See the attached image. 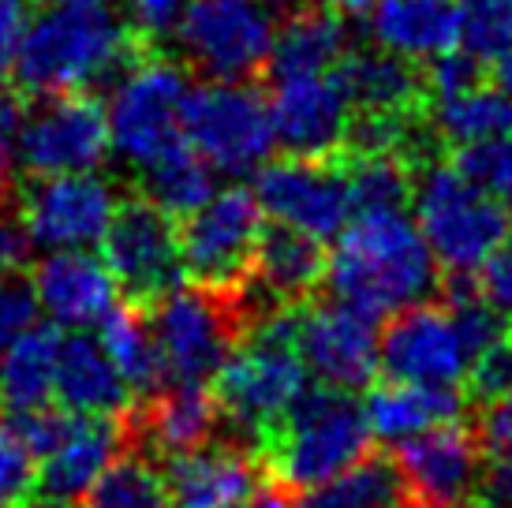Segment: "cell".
<instances>
[{
	"instance_id": "cell-26",
	"label": "cell",
	"mask_w": 512,
	"mask_h": 508,
	"mask_svg": "<svg viewBox=\"0 0 512 508\" xmlns=\"http://www.w3.org/2000/svg\"><path fill=\"white\" fill-rule=\"evenodd\" d=\"M370 38L408 60H430L460 45L456 0H378L370 8Z\"/></svg>"
},
{
	"instance_id": "cell-32",
	"label": "cell",
	"mask_w": 512,
	"mask_h": 508,
	"mask_svg": "<svg viewBox=\"0 0 512 508\" xmlns=\"http://www.w3.org/2000/svg\"><path fill=\"white\" fill-rule=\"evenodd\" d=\"M75 508H176L169 482L157 460L146 452L124 449L116 452L109 467L90 482V490L79 497Z\"/></svg>"
},
{
	"instance_id": "cell-48",
	"label": "cell",
	"mask_w": 512,
	"mask_h": 508,
	"mask_svg": "<svg viewBox=\"0 0 512 508\" xmlns=\"http://www.w3.org/2000/svg\"><path fill=\"white\" fill-rule=\"evenodd\" d=\"M494 86H501V90L512 98V53L494 60Z\"/></svg>"
},
{
	"instance_id": "cell-27",
	"label": "cell",
	"mask_w": 512,
	"mask_h": 508,
	"mask_svg": "<svg viewBox=\"0 0 512 508\" xmlns=\"http://www.w3.org/2000/svg\"><path fill=\"white\" fill-rule=\"evenodd\" d=\"M101 348L113 359L116 374L124 378L131 396H154L169 385V370L157 348L150 311L120 299L113 311L101 318Z\"/></svg>"
},
{
	"instance_id": "cell-21",
	"label": "cell",
	"mask_w": 512,
	"mask_h": 508,
	"mask_svg": "<svg viewBox=\"0 0 512 508\" xmlns=\"http://www.w3.org/2000/svg\"><path fill=\"white\" fill-rule=\"evenodd\" d=\"M42 311L60 329H90L120 303L113 273L105 258H94L86 247H64L49 251L30 273Z\"/></svg>"
},
{
	"instance_id": "cell-10",
	"label": "cell",
	"mask_w": 512,
	"mask_h": 508,
	"mask_svg": "<svg viewBox=\"0 0 512 508\" xmlns=\"http://www.w3.org/2000/svg\"><path fill=\"white\" fill-rule=\"evenodd\" d=\"M277 12L270 0H191L176 42L210 79L247 83L270 64Z\"/></svg>"
},
{
	"instance_id": "cell-15",
	"label": "cell",
	"mask_w": 512,
	"mask_h": 508,
	"mask_svg": "<svg viewBox=\"0 0 512 508\" xmlns=\"http://www.w3.org/2000/svg\"><path fill=\"white\" fill-rule=\"evenodd\" d=\"M471 352L453 311L441 299H419L385 318L378 333V370L393 381L464 385Z\"/></svg>"
},
{
	"instance_id": "cell-29",
	"label": "cell",
	"mask_w": 512,
	"mask_h": 508,
	"mask_svg": "<svg viewBox=\"0 0 512 508\" xmlns=\"http://www.w3.org/2000/svg\"><path fill=\"white\" fill-rule=\"evenodd\" d=\"M299 508H415L393 452L370 449L322 486L299 494Z\"/></svg>"
},
{
	"instance_id": "cell-8",
	"label": "cell",
	"mask_w": 512,
	"mask_h": 508,
	"mask_svg": "<svg viewBox=\"0 0 512 508\" xmlns=\"http://www.w3.org/2000/svg\"><path fill=\"white\" fill-rule=\"evenodd\" d=\"M101 251L120 288V299L143 311H150L187 281L180 258V217L161 210L146 195L116 202L113 221L101 236Z\"/></svg>"
},
{
	"instance_id": "cell-2",
	"label": "cell",
	"mask_w": 512,
	"mask_h": 508,
	"mask_svg": "<svg viewBox=\"0 0 512 508\" xmlns=\"http://www.w3.org/2000/svg\"><path fill=\"white\" fill-rule=\"evenodd\" d=\"M441 266L423 228L404 210L356 213L329 254L326 288L378 322L438 292Z\"/></svg>"
},
{
	"instance_id": "cell-47",
	"label": "cell",
	"mask_w": 512,
	"mask_h": 508,
	"mask_svg": "<svg viewBox=\"0 0 512 508\" xmlns=\"http://www.w3.org/2000/svg\"><path fill=\"white\" fill-rule=\"evenodd\" d=\"M322 4H329L333 12H341V15H367L378 0H322Z\"/></svg>"
},
{
	"instance_id": "cell-44",
	"label": "cell",
	"mask_w": 512,
	"mask_h": 508,
	"mask_svg": "<svg viewBox=\"0 0 512 508\" xmlns=\"http://www.w3.org/2000/svg\"><path fill=\"white\" fill-rule=\"evenodd\" d=\"M30 23V0H0V83L12 75L15 53Z\"/></svg>"
},
{
	"instance_id": "cell-7",
	"label": "cell",
	"mask_w": 512,
	"mask_h": 508,
	"mask_svg": "<svg viewBox=\"0 0 512 508\" xmlns=\"http://www.w3.org/2000/svg\"><path fill=\"white\" fill-rule=\"evenodd\" d=\"M180 131L217 172L251 176L277 150L270 101L247 83L210 79L187 90L180 109Z\"/></svg>"
},
{
	"instance_id": "cell-22",
	"label": "cell",
	"mask_w": 512,
	"mask_h": 508,
	"mask_svg": "<svg viewBox=\"0 0 512 508\" xmlns=\"http://www.w3.org/2000/svg\"><path fill=\"white\" fill-rule=\"evenodd\" d=\"M337 83L352 113H400L415 116L427 98V79L419 75L415 60L389 53L382 45L374 49H344L337 60Z\"/></svg>"
},
{
	"instance_id": "cell-20",
	"label": "cell",
	"mask_w": 512,
	"mask_h": 508,
	"mask_svg": "<svg viewBox=\"0 0 512 508\" xmlns=\"http://www.w3.org/2000/svg\"><path fill=\"white\" fill-rule=\"evenodd\" d=\"M329 251L326 240H318L303 228H292L285 221L262 225L251 266V296L262 307V314H277L285 307H299L307 299L326 292Z\"/></svg>"
},
{
	"instance_id": "cell-41",
	"label": "cell",
	"mask_w": 512,
	"mask_h": 508,
	"mask_svg": "<svg viewBox=\"0 0 512 508\" xmlns=\"http://www.w3.org/2000/svg\"><path fill=\"white\" fill-rule=\"evenodd\" d=\"M423 79H427V94L434 101L453 98V94H464V90L483 83V60L471 57L468 49L453 45L438 57H430V68Z\"/></svg>"
},
{
	"instance_id": "cell-40",
	"label": "cell",
	"mask_w": 512,
	"mask_h": 508,
	"mask_svg": "<svg viewBox=\"0 0 512 508\" xmlns=\"http://www.w3.org/2000/svg\"><path fill=\"white\" fill-rule=\"evenodd\" d=\"M191 0H124V19L143 45H161L176 38Z\"/></svg>"
},
{
	"instance_id": "cell-16",
	"label": "cell",
	"mask_w": 512,
	"mask_h": 508,
	"mask_svg": "<svg viewBox=\"0 0 512 508\" xmlns=\"http://www.w3.org/2000/svg\"><path fill=\"white\" fill-rule=\"evenodd\" d=\"M255 198L270 221L303 228L318 240H337L352 221V195L341 161L329 157H292L266 161L255 172Z\"/></svg>"
},
{
	"instance_id": "cell-35",
	"label": "cell",
	"mask_w": 512,
	"mask_h": 508,
	"mask_svg": "<svg viewBox=\"0 0 512 508\" xmlns=\"http://www.w3.org/2000/svg\"><path fill=\"white\" fill-rule=\"evenodd\" d=\"M4 423L12 426L15 438L34 452V460H42V456H49L60 441L72 434L75 411H68L57 400H49V404H38V408L4 411Z\"/></svg>"
},
{
	"instance_id": "cell-30",
	"label": "cell",
	"mask_w": 512,
	"mask_h": 508,
	"mask_svg": "<svg viewBox=\"0 0 512 508\" xmlns=\"http://www.w3.org/2000/svg\"><path fill=\"white\" fill-rule=\"evenodd\" d=\"M139 172H143V195L154 198L157 206L169 210L172 217L195 213L217 191V169L187 139H176L172 146H165Z\"/></svg>"
},
{
	"instance_id": "cell-34",
	"label": "cell",
	"mask_w": 512,
	"mask_h": 508,
	"mask_svg": "<svg viewBox=\"0 0 512 508\" xmlns=\"http://www.w3.org/2000/svg\"><path fill=\"white\" fill-rule=\"evenodd\" d=\"M460 49L471 57L498 60L512 53V0H456Z\"/></svg>"
},
{
	"instance_id": "cell-17",
	"label": "cell",
	"mask_w": 512,
	"mask_h": 508,
	"mask_svg": "<svg viewBox=\"0 0 512 508\" xmlns=\"http://www.w3.org/2000/svg\"><path fill=\"white\" fill-rule=\"evenodd\" d=\"M113 210L116 191L94 172L34 176V184L19 198V225L27 232L30 247H90L101 243Z\"/></svg>"
},
{
	"instance_id": "cell-5",
	"label": "cell",
	"mask_w": 512,
	"mask_h": 508,
	"mask_svg": "<svg viewBox=\"0 0 512 508\" xmlns=\"http://www.w3.org/2000/svg\"><path fill=\"white\" fill-rule=\"evenodd\" d=\"M412 206L441 273L453 277H475L512 236V210L456 161H434L415 176Z\"/></svg>"
},
{
	"instance_id": "cell-49",
	"label": "cell",
	"mask_w": 512,
	"mask_h": 508,
	"mask_svg": "<svg viewBox=\"0 0 512 508\" xmlns=\"http://www.w3.org/2000/svg\"><path fill=\"white\" fill-rule=\"evenodd\" d=\"M468 508H498V505H490V501H483V505H479V501H471Z\"/></svg>"
},
{
	"instance_id": "cell-42",
	"label": "cell",
	"mask_w": 512,
	"mask_h": 508,
	"mask_svg": "<svg viewBox=\"0 0 512 508\" xmlns=\"http://www.w3.org/2000/svg\"><path fill=\"white\" fill-rule=\"evenodd\" d=\"M479 441H483L486 464H512V396H501L479 411Z\"/></svg>"
},
{
	"instance_id": "cell-6",
	"label": "cell",
	"mask_w": 512,
	"mask_h": 508,
	"mask_svg": "<svg viewBox=\"0 0 512 508\" xmlns=\"http://www.w3.org/2000/svg\"><path fill=\"white\" fill-rule=\"evenodd\" d=\"M258 322L262 311L251 288L206 292L180 284L150 307V325L169 370V385H214L217 370Z\"/></svg>"
},
{
	"instance_id": "cell-31",
	"label": "cell",
	"mask_w": 512,
	"mask_h": 508,
	"mask_svg": "<svg viewBox=\"0 0 512 508\" xmlns=\"http://www.w3.org/2000/svg\"><path fill=\"white\" fill-rule=\"evenodd\" d=\"M430 124L441 142L449 146H479L494 142L501 135H512V98L501 86H471L464 94L434 101Z\"/></svg>"
},
{
	"instance_id": "cell-18",
	"label": "cell",
	"mask_w": 512,
	"mask_h": 508,
	"mask_svg": "<svg viewBox=\"0 0 512 508\" xmlns=\"http://www.w3.org/2000/svg\"><path fill=\"white\" fill-rule=\"evenodd\" d=\"M165 482L176 508H247L258 482L266 479V464L255 445L217 434L199 449L176 452L161 460Z\"/></svg>"
},
{
	"instance_id": "cell-1",
	"label": "cell",
	"mask_w": 512,
	"mask_h": 508,
	"mask_svg": "<svg viewBox=\"0 0 512 508\" xmlns=\"http://www.w3.org/2000/svg\"><path fill=\"white\" fill-rule=\"evenodd\" d=\"M146 45L105 0H53L30 15L15 53V86L30 98L113 86Z\"/></svg>"
},
{
	"instance_id": "cell-25",
	"label": "cell",
	"mask_w": 512,
	"mask_h": 508,
	"mask_svg": "<svg viewBox=\"0 0 512 508\" xmlns=\"http://www.w3.org/2000/svg\"><path fill=\"white\" fill-rule=\"evenodd\" d=\"M348 49L341 12L329 4L322 8H292L285 12V23H277V38L270 49V79H299V75H326L337 68V60Z\"/></svg>"
},
{
	"instance_id": "cell-33",
	"label": "cell",
	"mask_w": 512,
	"mask_h": 508,
	"mask_svg": "<svg viewBox=\"0 0 512 508\" xmlns=\"http://www.w3.org/2000/svg\"><path fill=\"white\" fill-rule=\"evenodd\" d=\"M348 180L352 213L370 210H404L412 202V161L397 150L378 154H341L337 157Z\"/></svg>"
},
{
	"instance_id": "cell-9",
	"label": "cell",
	"mask_w": 512,
	"mask_h": 508,
	"mask_svg": "<svg viewBox=\"0 0 512 508\" xmlns=\"http://www.w3.org/2000/svg\"><path fill=\"white\" fill-rule=\"evenodd\" d=\"M266 225V210L247 187H225L180 217V258L195 288L240 292L251 281L255 247Z\"/></svg>"
},
{
	"instance_id": "cell-23",
	"label": "cell",
	"mask_w": 512,
	"mask_h": 508,
	"mask_svg": "<svg viewBox=\"0 0 512 508\" xmlns=\"http://www.w3.org/2000/svg\"><path fill=\"white\" fill-rule=\"evenodd\" d=\"M53 400L75 415H120L131 408V389L116 374L101 340L86 329H72L60 337Z\"/></svg>"
},
{
	"instance_id": "cell-43",
	"label": "cell",
	"mask_w": 512,
	"mask_h": 508,
	"mask_svg": "<svg viewBox=\"0 0 512 508\" xmlns=\"http://www.w3.org/2000/svg\"><path fill=\"white\" fill-rule=\"evenodd\" d=\"M475 281H479L486 303L505 318H512V243H505L501 251L486 258V266L475 273Z\"/></svg>"
},
{
	"instance_id": "cell-4",
	"label": "cell",
	"mask_w": 512,
	"mask_h": 508,
	"mask_svg": "<svg viewBox=\"0 0 512 508\" xmlns=\"http://www.w3.org/2000/svg\"><path fill=\"white\" fill-rule=\"evenodd\" d=\"M307 385L311 370L296 344V307H285L262 318L217 370L214 396L225 415V434L258 449Z\"/></svg>"
},
{
	"instance_id": "cell-13",
	"label": "cell",
	"mask_w": 512,
	"mask_h": 508,
	"mask_svg": "<svg viewBox=\"0 0 512 508\" xmlns=\"http://www.w3.org/2000/svg\"><path fill=\"white\" fill-rule=\"evenodd\" d=\"M389 452L415 508H468L483 490V441L468 419L438 423L423 434L393 441Z\"/></svg>"
},
{
	"instance_id": "cell-46",
	"label": "cell",
	"mask_w": 512,
	"mask_h": 508,
	"mask_svg": "<svg viewBox=\"0 0 512 508\" xmlns=\"http://www.w3.org/2000/svg\"><path fill=\"white\" fill-rule=\"evenodd\" d=\"M247 508H299V494L292 490V486H285L281 479L266 475V479L258 482L255 494H251Z\"/></svg>"
},
{
	"instance_id": "cell-37",
	"label": "cell",
	"mask_w": 512,
	"mask_h": 508,
	"mask_svg": "<svg viewBox=\"0 0 512 508\" xmlns=\"http://www.w3.org/2000/svg\"><path fill=\"white\" fill-rule=\"evenodd\" d=\"M464 385H468V389H464V393H468V404H479V408H483V404H494L501 396H512V337L509 333L471 359Z\"/></svg>"
},
{
	"instance_id": "cell-28",
	"label": "cell",
	"mask_w": 512,
	"mask_h": 508,
	"mask_svg": "<svg viewBox=\"0 0 512 508\" xmlns=\"http://www.w3.org/2000/svg\"><path fill=\"white\" fill-rule=\"evenodd\" d=\"M60 337L64 333H60L57 322H38L0 352V408L19 411L53 400Z\"/></svg>"
},
{
	"instance_id": "cell-45",
	"label": "cell",
	"mask_w": 512,
	"mask_h": 508,
	"mask_svg": "<svg viewBox=\"0 0 512 508\" xmlns=\"http://www.w3.org/2000/svg\"><path fill=\"white\" fill-rule=\"evenodd\" d=\"M27 258H30V240L27 232H23V225L0 217V273L27 269Z\"/></svg>"
},
{
	"instance_id": "cell-24",
	"label": "cell",
	"mask_w": 512,
	"mask_h": 508,
	"mask_svg": "<svg viewBox=\"0 0 512 508\" xmlns=\"http://www.w3.org/2000/svg\"><path fill=\"white\" fill-rule=\"evenodd\" d=\"M367 419L374 438L404 441L412 434H423L438 423L464 419L468 411V393L460 385H423V381H370Z\"/></svg>"
},
{
	"instance_id": "cell-12",
	"label": "cell",
	"mask_w": 512,
	"mask_h": 508,
	"mask_svg": "<svg viewBox=\"0 0 512 508\" xmlns=\"http://www.w3.org/2000/svg\"><path fill=\"white\" fill-rule=\"evenodd\" d=\"M191 83L180 64L165 57H139L135 68L113 83V98L105 105L113 150L128 165L143 169L165 146L184 139L180 109Z\"/></svg>"
},
{
	"instance_id": "cell-39",
	"label": "cell",
	"mask_w": 512,
	"mask_h": 508,
	"mask_svg": "<svg viewBox=\"0 0 512 508\" xmlns=\"http://www.w3.org/2000/svg\"><path fill=\"white\" fill-rule=\"evenodd\" d=\"M34 471H38L34 452L0 419V508H23L34 486Z\"/></svg>"
},
{
	"instance_id": "cell-36",
	"label": "cell",
	"mask_w": 512,
	"mask_h": 508,
	"mask_svg": "<svg viewBox=\"0 0 512 508\" xmlns=\"http://www.w3.org/2000/svg\"><path fill=\"white\" fill-rule=\"evenodd\" d=\"M456 165L512 210V135H501L494 142H479V146H460L456 150Z\"/></svg>"
},
{
	"instance_id": "cell-19",
	"label": "cell",
	"mask_w": 512,
	"mask_h": 508,
	"mask_svg": "<svg viewBox=\"0 0 512 508\" xmlns=\"http://www.w3.org/2000/svg\"><path fill=\"white\" fill-rule=\"evenodd\" d=\"M270 120L277 146H285L292 157H337L352 124V105L333 71L277 79Z\"/></svg>"
},
{
	"instance_id": "cell-38",
	"label": "cell",
	"mask_w": 512,
	"mask_h": 508,
	"mask_svg": "<svg viewBox=\"0 0 512 508\" xmlns=\"http://www.w3.org/2000/svg\"><path fill=\"white\" fill-rule=\"evenodd\" d=\"M38 314H42V303H38L30 273L23 269L0 273V352L15 337H23L30 325H38Z\"/></svg>"
},
{
	"instance_id": "cell-3",
	"label": "cell",
	"mask_w": 512,
	"mask_h": 508,
	"mask_svg": "<svg viewBox=\"0 0 512 508\" xmlns=\"http://www.w3.org/2000/svg\"><path fill=\"white\" fill-rule=\"evenodd\" d=\"M374 449L367 408L356 393L314 381L292 400V408L258 441L266 475L281 479L296 494L322 486L344 467H352Z\"/></svg>"
},
{
	"instance_id": "cell-14",
	"label": "cell",
	"mask_w": 512,
	"mask_h": 508,
	"mask_svg": "<svg viewBox=\"0 0 512 508\" xmlns=\"http://www.w3.org/2000/svg\"><path fill=\"white\" fill-rule=\"evenodd\" d=\"M296 344L311 378L322 385L359 393L378 374V318L344 299L314 296L299 303Z\"/></svg>"
},
{
	"instance_id": "cell-11",
	"label": "cell",
	"mask_w": 512,
	"mask_h": 508,
	"mask_svg": "<svg viewBox=\"0 0 512 508\" xmlns=\"http://www.w3.org/2000/svg\"><path fill=\"white\" fill-rule=\"evenodd\" d=\"M109 120L90 90L45 94L23 109L15 154L30 176H60V172H94L109 157Z\"/></svg>"
}]
</instances>
